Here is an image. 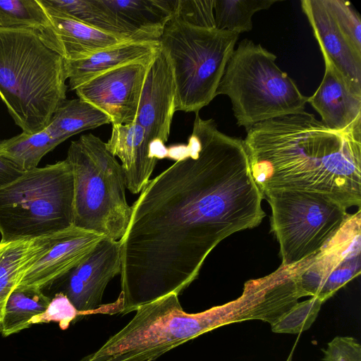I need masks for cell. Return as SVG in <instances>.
I'll use <instances>...</instances> for the list:
<instances>
[{
	"label": "cell",
	"mask_w": 361,
	"mask_h": 361,
	"mask_svg": "<svg viewBox=\"0 0 361 361\" xmlns=\"http://www.w3.org/2000/svg\"><path fill=\"white\" fill-rule=\"evenodd\" d=\"M166 157L176 161L140 192L121 239V315L179 295L220 242L266 216L243 140L212 118L196 113L188 144L171 146Z\"/></svg>",
	"instance_id": "obj_1"
},
{
	"label": "cell",
	"mask_w": 361,
	"mask_h": 361,
	"mask_svg": "<svg viewBox=\"0 0 361 361\" xmlns=\"http://www.w3.org/2000/svg\"><path fill=\"white\" fill-rule=\"evenodd\" d=\"M243 140L262 192H316L347 208L361 204V125L338 132L305 111L252 125Z\"/></svg>",
	"instance_id": "obj_2"
},
{
	"label": "cell",
	"mask_w": 361,
	"mask_h": 361,
	"mask_svg": "<svg viewBox=\"0 0 361 361\" xmlns=\"http://www.w3.org/2000/svg\"><path fill=\"white\" fill-rule=\"evenodd\" d=\"M64 59L36 30L0 27V97L27 133L43 130L66 100Z\"/></svg>",
	"instance_id": "obj_3"
},
{
	"label": "cell",
	"mask_w": 361,
	"mask_h": 361,
	"mask_svg": "<svg viewBox=\"0 0 361 361\" xmlns=\"http://www.w3.org/2000/svg\"><path fill=\"white\" fill-rule=\"evenodd\" d=\"M66 159L73 177V225L121 240L132 213L121 164L107 149L106 142L92 133L71 142Z\"/></svg>",
	"instance_id": "obj_4"
},
{
	"label": "cell",
	"mask_w": 361,
	"mask_h": 361,
	"mask_svg": "<svg viewBox=\"0 0 361 361\" xmlns=\"http://www.w3.org/2000/svg\"><path fill=\"white\" fill-rule=\"evenodd\" d=\"M73 177L66 159L23 171L0 186V243L30 240L71 227Z\"/></svg>",
	"instance_id": "obj_5"
},
{
	"label": "cell",
	"mask_w": 361,
	"mask_h": 361,
	"mask_svg": "<svg viewBox=\"0 0 361 361\" xmlns=\"http://www.w3.org/2000/svg\"><path fill=\"white\" fill-rule=\"evenodd\" d=\"M260 44L243 39L228 61L216 96L229 97L238 126L305 111L308 97Z\"/></svg>",
	"instance_id": "obj_6"
},
{
	"label": "cell",
	"mask_w": 361,
	"mask_h": 361,
	"mask_svg": "<svg viewBox=\"0 0 361 361\" xmlns=\"http://www.w3.org/2000/svg\"><path fill=\"white\" fill-rule=\"evenodd\" d=\"M238 37L226 30L196 27L172 16L159 44L172 67L176 111L199 113L216 97Z\"/></svg>",
	"instance_id": "obj_7"
},
{
	"label": "cell",
	"mask_w": 361,
	"mask_h": 361,
	"mask_svg": "<svg viewBox=\"0 0 361 361\" xmlns=\"http://www.w3.org/2000/svg\"><path fill=\"white\" fill-rule=\"evenodd\" d=\"M264 197L271 209V231L284 267L300 264L319 252L351 215L345 205L323 193L271 190Z\"/></svg>",
	"instance_id": "obj_8"
},
{
	"label": "cell",
	"mask_w": 361,
	"mask_h": 361,
	"mask_svg": "<svg viewBox=\"0 0 361 361\" xmlns=\"http://www.w3.org/2000/svg\"><path fill=\"white\" fill-rule=\"evenodd\" d=\"M360 209L317 253L298 264L296 283L300 298L323 302L360 273Z\"/></svg>",
	"instance_id": "obj_9"
},
{
	"label": "cell",
	"mask_w": 361,
	"mask_h": 361,
	"mask_svg": "<svg viewBox=\"0 0 361 361\" xmlns=\"http://www.w3.org/2000/svg\"><path fill=\"white\" fill-rule=\"evenodd\" d=\"M121 271V241L104 237L88 256L62 279L63 290L80 312V319L91 313H120L123 300L102 306L108 283Z\"/></svg>",
	"instance_id": "obj_10"
},
{
	"label": "cell",
	"mask_w": 361,
	"mask_h": 361,
	"mask_svg": "<svg viewBox=\"0 0 361 361\" xmlns=\"http://www.w3.org/2000/svg\"><path fill=\"white\" fill-rule=\"evenodd\" d=\"M149 64L130 63L88 80L75 91L78 98L106 114L111 124L135 122Z\"/></svg>",
	"instance_id": "obj_11"
},
{
	"label": "cell",
	"mask_w": 361,
	"mask_h": 361,
	"mask_svg": "<svg viewBox=\"0 0 361 361\" xmlns=\"http://www.w3.org/2000/svg\"><path fill=\"white\" fill-rule=\"evenodd\" d=\"M175 112L176 87L173 70L166 55L159 47L147 66L135 121L145 129L152 150L154 143L165 144L167 142Z\"/></svg>",
	"instance_id": "obj_12"
},
{
	"label": "cell",
	"mask_w": 361,
	"mask_h": 361,
	"mask_svg": "<svg viewBox=\"0 0 361 361\" xmlns=\"http://www.w3.org/2000/svg\"><path fill=\"white\" fill-rule=\"evenodd\" d=\"M104 238L74 226L59 231L46 252L25 271L16 288L42 290L50 286L82 262Z\"/></svg>",
	"instance_id": "obj_13"
},
{
	"label": "cell",
	"mask_w": 361,
	"mask_h": 361,
	"mask_svg": "<svg viewBox=\"0 0 361 361\" xmlns=\"http://www.w3.org/2000/svg\"><path fill=\"white\" fill-rule=\"evenodd\" d=\"M300 4L323 58L329 60L356 91L361 92V54L355 50L340 31L325 0H302Z\"/></svg>",
	"instance_id": "obj_14"
},
{
	"label": "cell",
	"mask_w": 361,
	"mask_h": 361,
	"mask_svg": "<svg viewBox=\"0 0 361 361\" xmlns=\"http://www.w3.org/2000/svg\"><path fill=\"white\" fill-rule=\"evenodd\" d=\"M322 80L307 103L320 115L321 122L338 132L361 125V92L356 91L326 59Z\"/></svg>",
	"instance_id": "obj_15"
},
{
	"label": "cell",
	"mask_w": 361,
	"mask_h": 361,
	"mask_svg": "<svg viewBox=\"0 0 361 361\" xmlns=\"http://www.w3.org/2000/svg\"><path fill=\"white\" fill-rule=\"evenodd\" d=\"M49 25L37 31L42 42L64 59H87L106 48L128 42L76 20L47 14Z\"/></svg>",
	"instance_id": "obj_16"
},
{
	"label": "cell",
	"mask_w": 361,
	"mask_h": 361,
	"mask_svg": "<svg viewBox=\"0 0 361 361\" xmlns=\"http://www.w3.org/2000/svg\"><path fill=\"white\" fill-rule=\"evenodd\" d=\"M106 146L121 161L126 188L133 194L140 193L150 180L158 161L145 129L135 121L112 125Z\"/></svg>",
	"instance_id": "obj_17"
},
{
	"label": "cell",
	"mask_w": 361,
	"mask_h": 361,
	"mask_svg": "<svg viewBox=\"0 0 361 361\" xmlns=\"http://www.w3.org/2000/svg\"><path fill=\"white\" fill-rule=\"evenodd\" d=\"M159 49V42H128L101 50L89 58L64 59L71 90L105 72L130 63L149 64Z\"/></svg>",
	"instance_id": "obj_18"
},
{
	"label": "cell",
	"mask_w": 361,
	"mask_h": 361,
	"mask_svg": "<svg viewBox=\"0 0 361 361\" xmlns=\"http://www.w3.org/2000/svg\"><path fill=\"white\" fill-rule=\"evenodd\" d=\"M138 42H159L174 11L172 0H104Z\"/></svg>",
	"instance_id": "obj_19"
},
{
	"label": "cell",
	"mask_w": 361,
	"mask_h": 361,
	"mask_svg": "<svg viewBox=\"0 0 361 361\" xmlns=\"http://www.w3.org/2000/svg\"><path fill=\"white\" fill-rule=\"evenodd\" d=\"M59 232L30 240L0 243V324L9 295L25 271L49 249Z\"/></svg>",
	"instance_id": "obj_20"
},
{
	"label": "cell",
	"mask_w": 361,
	"mask_h": 361,
	"mask_svg": "<svg viewBox=\"0 0 361 361\" xmlns=\"http://www.w3.org/2000/svg\"><path fill=\"white\" fill-rule=\"evenodd\" d=\"M38 1L47 14L66 16L104 32L135 41L104 0Z\"/></svg>",
	"instance_id": "obj_21"
},
{
	"label": "cell",
	"mask_w": 361,
	"mask_h": 361,
	"mask_svg": "<svg viewBox=\"0 0 361 361\" xmlns=\"http://www.w3.org/2000/svg\"><path fill=\"white\" fill-rule=\"evenodd\" d=\"M109 123L111 119L106 114L78 98L65 100L45 130L61 143L75 134Z\"/></svg>",
	"instance_id": "obj_22"
},
{
	"label": "cell",
	"mask_w": 361,
	"mask_h": 361,
	"mask_svg": "<svg viewBox=\"0 0 361 361\" xmlns=\"http://www.w3.org/2000/svg\"><path fill=\"white\" fill-rule=\"evenodd\" d=\"M59 144L45 129L32 134L23 132L0 140V157L25 171L37 168L42 157Z\"/></svg>",
	"instance_id": "obj_23"
},
{
	"label": "cell",
	"mask_w": 361,
	"mask_h": 361,
	"mask_svg": "<svg viewBox=\"0 0 361 361\" xmlns=\"http://www.w3.org/2000/svg\"><path fill=\"white\" fill-rule=\"evenodd\" d=\"M51 298L42 290L16 288L9 295L0 324L4 337L29 328L30 319L47 309Z\"/></svg>",
	"instance_id": "obj_24"
},
{
	"label": "cell",
	"mask_w": 361,
	"mask_h": 361,
	"mask_svg": "<svg viewBox=\"0 0 361 361\" xmlns=\"http://www.w3.org/2000/svg\"><path fill=\"white\" fill-rule=\"evenodd\" d=\"M277 0H214L216 28L237 34L250 31L254 14L269 8Z\"/></svg>",
	"instance_id": "obj_25"
},
{
	"label": "cell",
	"mask_w": 361,
	"mask_h": 361,
	"mask_svg": "<svg viewBox=\"0 0 361 361\" xmlns=\"http://www.w3.org/2000/svg\"><path fill=\"white\" fill-rule=\"evenodd\" d=\"M49 23L38 0H0V27H27L39 31Z\"/></svg>",
	"instance_id": "obj_26"
},
{
	"label": "cell",
	"mask_w": 361,
	"mask_h": 361,
	"mask_svg": "<svg viewBox=\"0 0 361 361\" xmlns=\"http://www.w3.org/2000/svg\"><path fill=\"white\" fill-rule=\"evenodd\" d=\"M324 302L317 297L297 302L276 322L271 331L278 334H300L307 330L317 317Z\"/></svg>",
	"instance_id": "obj_27"
},
{
	"label": "cell",
	"mask_w": 361,
	"mask_h": 361,
	"mask_svg": "<svg viewBox=\"0 0 361 361\" xmlns=\"http://www.w3.org/2000/svg\"><path fill=\"white\" fill-rule=\"evenodd\" d=\"M326 5L340 31L350 44L361 54V19L350 2L325 0Z\"/></svg>",
	"instance_id": "obj_28"
},
{
	"label": "cell",
	"mask_w": 361,
	"mask_h": 361,
	"mask_svg": "<svg viewBox=\"0 0 361 361\" xmlns=\"http://www.w3.org/2000/svg\"><path fill=\"white\" fill-rule=\"evenodd\" d=\"M214 3V0H176L173 15L196 27L216 28Z\"/></svg>",
	"instance_id": "obj_29"
},
{
	"label": "cell",
	"mask_w": 361,
	"mask_h": 361,
	"mask_svg": "<svg viewBox=\"0 0 361 361\" xmlns=\"http://www.w3.org/2000/svg\"><path fill=\"white\" fill-rule=\"evenodd\" d=\"M80 319V312L66 295L59 292L51 299L44 312L33 317L30 324L57 322L62 330L67 329L71 323Z\"/></svg>",
	"instance_id": "obj_30"
},
{
	"label": "cell",
	"mask_w": 361,
	"mask_h": 361,
	"mask_svg": "<svg viewBox=\"0 0 361 361\" xmlns=\"http://www.w3.org/2000/svg\"><path fill=\"white\" fill-rule=\"evenodd\" d=\"M322 351L324 361H361L360 344L353 337L336 336Z\"/></svg>",
	"instance_id": "obj_31"
},
{
	"label": "cell",
	"mask_w": 361,
	"mask_h": 361,
	"mask_svg": "<svg viewBox=\"0 0 361 361\" xmlns=\"http://www.w3.org/2000/svg\"><path fill=\"white\" fill-rule=\"evenodd\" d=\"M22 172L13 164L0 157V186L16 178Z\"/></svg>",
	"instance_id": "obj_32"
},
{
	"label": "cell",
	"mask_w": 361,
	"mask_h": 361,
	"mask_svg": "<svg viewBox=\"0 0 361 361\" xmlns=\"http://www.w3.org/2000/svg\"><path fill=\"white\" fill-rule=\"evenodd\" d=\"M87 358H88V355L78 361H87ZM42 361H47V360H42Z\"/></svg>",
	"instance_id": "obj_33"
},
{
	"label": "cell",
	"mask_w": 361,
	"mask_h": 361,
	"mask_svg": "<svg viewBox=\"0 0 361 361\" xmlns=\"http://www.w3.org/2000/svg\"><path fill=\"white\" fill-rule=\"evenodd\" d=\"M286 361H292V355H291V354L290 355V356L288 357V358L287 359Z\"/></svg>",
	"instance_id": "obj_34"
}]
</instances>
